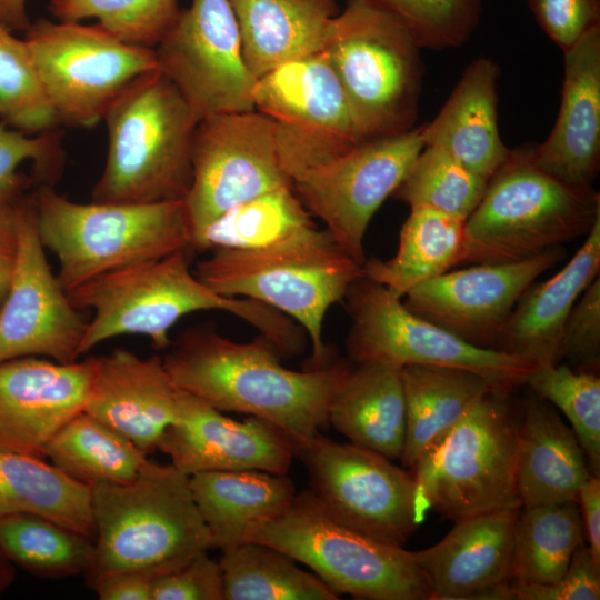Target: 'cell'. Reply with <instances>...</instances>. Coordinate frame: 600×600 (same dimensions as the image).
<instances>
[{"label":"cell","mask_w":600,"mask_h":600,"mask_svg":"<svg viewBox=\"0 0 600 600\" xmlns=\"http://www.w3.org/2000/svg\"><path fill=\"white\" fill-rule=\"evenodd\" d=\"M162 360L179 390L220 411L267 420L297 449L328 424L330 402L351 369L333 360L319 369L290 370L264 337L236 342L211 326L182 331Z\"/></svg>","instance_id":"obj_1"},{"label":"cell","mask_w":600,"mask_h":600,"mask_svg":"<svg viewBox=\"0 0 600 600\" xmlns=\"http://www.w3.org/2000/svg\"><path fill=\"white\" fill-rule=\"evenodd\" d=\"M191 250L101 274L68 292L78 310H92L80 356L123 334L149 337L153 348L171 344L170 329L186 314L219 310L243 320L284 357L299 356L306 332L282 312L256 300L217 293L190 270Z\"/></svg>","instance_id":"obj_2"},{"label":"cell","mask_w":600,"mask_h":600,"mask_svg":"<svg viewBox=\"0 0 600 600\" xmlns=\"http://www.w3.org/2000/svg\"><path fill=\"white\" fill-rule=\"evenodd\" d=\"M94 559L87 584L121 571L152 578L176 570L213 548L189 477L152 460L124 484L91 487Z\"/></svg>","instance_id":"obj_3"},{"label":"cell","mask_w":600,"mask_h":600,"mask_svg":"<svg viewBox=\"0 0 600 600\" xmlns=\"http://www.w3.org/2000/svg\"><path fill=\"white\" fill-rule=\"evenodd\" d=\"M362 267L314 224L258 248L211 250L196 276L217 293L256 300L296 321L312 347L306 369H319L333 361L326 314L363 277Z\"/></svg>","instance_id":"obj_4"},{"label":"cell","mask_w":600,"mask_h":600,"mask_svg":"<svg viewBox=\"0 0 600 600\" xmlns=\"http://www.w3.org/2000/svg\"><path fill=\"white\" fill-rule=\"evenodd\" d=\"M102 119L108 153L91 201L184 200L192 180L191 150L199 120L159 69L132 80Z\"/></svg>","instance_id":"obj_5"},{"label":"cell","mask_w":600,"mask_h":600,"mask_svg":"<svg viewBox=\"0 0 600 600\" xmlns=\"http://www.w3.org/2000/svg\"><path fill=\"white\" fill-rule=\"evenodd\" d=\"M600 218V193L542 170L533 146L510 149L464 221L460 263L521 261L587 236Z\"/></svg>","instance_id":"obj_6"},{"label":"cell","mask_w":600,"mask_h":600,"mask_svg":"<svg viewBox=\"0 0 600 600\" xmlns=\"http://www.w3.org/2000/svg\"><path fill=\"white\" fill-rule=\"evenodd\" d=\"M44 249L59 262L66 290L101 274L180 250H191L183 200L158 203H79L41 183L30 194Z\"/></svg>","instance_id":"obj_7"},{"label":"cell","mask_w":600,"mask_h":600,"mask_svg":"<svg viewBox=\"0 0 600 600\" xmlns=\"http://www.w3.org/2000/svg\"><path fill=\"white\" fill-rule=\"evenodd\" d=\"M509 392L490 389L434 438L410 468L420 524L431 510L458 520L498 509L521 508L516 484L519 421L510 406Z\"/></svg>","instance_id":"obj_8"},{"label":"cell","mask_w":600,"mask_h":600,"mask_svg":"<svg viewBox=\"0 0 600 600\" xmlns=\"http://www.w3.org/2000/svg\"><path fill=\"white\" fill-rule=\"evenodd\" d=\"M420 46L372 0H347L323 51L344 90L362 139L416 128L422 86Z\"/></svg>","instance_id":"obj_9"},{"label":"cell","mask_w":600,"mask_h":600,"mask_svg":"<svg viewBox=\"0 0 600 600\" xmlns=\"http://www.w3.org/2000/svg\"><path fill=\"white\" fill-rule=\"evenodd\" d=\"M249 541L276 548L312 570L338 594L371 600H430L414 551L359 533L334 519L309 489Z\"/></svg>","instance_id":"obj_10"},{"label":"cell","mask_w":600,"mask_h":600,"mask_svg":"<svg viewBox=\"0 0 600 600\" xmlns=\"http://www.w3.org/2000/svg\"><path fill=\"white\" fill-rule=\"evenodd\" d=\"M23 39L59 126H96L132 80L158 69L153 49L124 43L97 23L40 18Z\"/></svg>","instance_id":"obj_11"},{"label":"cell","mask_w":600,"mask_h":600,"mask_svg":"<svg viewBox=\"0 0 600 600\" xmlns=\"http://www.w3.org/2000/svg\"><path fill=\"white\" fill-rule=\"evenodd\" d=\"M344 299L351 319L346 347L357 364L460 368L481 376L494 388L510 391L524 384L534 368L517 356L474 346L414 314L400 298L366 277L349 287Z\"/></svg>","instance_id":"obj_12"},{"label":"cell","mask_w":600,"mask_h":600,"mask_svg":"<svg viewBox=\"0 0 600 600\" xmlns=\"http://www.w3.org/2000/svg\"><path fill=\"white\" fill-rule=\"evenodd\" d=\"M192 180L183 200L192 243L231 207L293 187L278 148L277 123L258 110L211 114L197 123Z\"/></svg>","instance_id":"obj_13"},{"label":"cell","mask_w":600,"mask_h":600,"mask_svg":"<svg viewBox=\"0 0 600 600\" xmlns=\"http://www.w3.org/2000/svg\"><path fill=\"white\" fill-rule=\"evenodd\" d=\"M297 457L308 471L310 490L342 524L401 547L420 526L414 479L392 460L320 431L298 447Z\"/></svg>","instance_id":"obj_14"},{"label":"cell","mask_w":600,"mask_h":600,"mask_svg":"<svg viewBox=\"0 0 600 600\" xmlns=\"http://www.w3.org/2000/svg\"><path fill=\"white\" fill-rule=\"evenodd\" d=\"M423 148L421 126L369 138L304 171L293 181V189L310 214L363 266L364 236L371 219Z\"/></svg>","instance_id":"obj_15"},{"label":"cell","mask_w":600,"mask_h":600,"mask_svg":"<svg viewBox=\"0 0 600 600\" xmlns=\"http://www.w3.org/2000/svg\"><path fill=\"white\" fill-rule=\"evenodd\" d=\"M153 51L159 71L198 120L254 110L257 78L244 61L230 0H192Z\"/></svg>","instance_id":"obj_16"},{"label":"cell","mask_w":600,"mask_h":600,"mask_svg":"<svg viewBox=\"0 0 600 600\" xmlns=\"http://www.w3.org/2000/svg\"><path fill=\"white\" fill-rule=\"evenodd\" d=\"M18 222L16 268L0 306V362L23 357L74 362L88 321L47 261L30 194L19 200Z\"/></svg>","instance_id":"obj_17"},{"label":"cell","mask_w":600,"mask_h":600,"mask_svg":"<svg viewBox=\"0 0 600 600\" xmlns=\"http://www.w3.org/2000/svg\"><path fill=\"white\" fill-rule=\"evenodd\" d=\"M562 256V249L556 247L521 261L447 271L410 290L403 304L474 346L494 349L519 298Z\"/></svg>","instance_id":"obj_18"},{"label":"cell","mask_w":600,"mask_h":600,"mask_svg":"<svg viewBox=\"0 0 600 600\" xmlns=\"http://www.w3.org/2000/svg\"><path fill=\"white\" fill-rule=\"evenodd\" d=\"M158 449L188 477L236 470L287 474L297 456L296 441L269 421L252 416L231 419L179 389L177 419Z\"/></svg>","instance_id":"obj_19"},{"label":"cell","mask_w":600,"mask_h":600,"mask_svg":"<svg viewBox=\"0 0 600 600\" xmlns=\"http://www.w3.org/2000/svg\"><path fill=\"white\" fill-rule=\"evenodd\" d=\"M93 357L61 363L23 357L0 362V449L44 458L53 434L84 410Z\"/></svg>","instance_id":"obj_20"},{"label":"cell","mask_w":600,"mask_h":600,"mask_svg":"<svg viewBox=\"0 0 600 600\" xmlns=\"http://www.w3.org/2000/svg\"><path fill=\"white\" fill-rule=\"evenodd\" d=\"M93 362L83 411L127 437L144 453H152L178 412V389L162 357L142 359L129 350L116 349L93 357Z\"/></svg>","instance_id":"obj_21"},{"label":"cell","mask_w":600,"mask_h":600,"mask_svg":"<svg viewBox=\"0 0 600 600\" xmlns=\"http://www.w3.org/2000/svg\"><path fill=\"white\" fill-rule=\"evenodd\" d=\"M563 54L558 117L547 139L533 146V157L557 179L590 188L600 167V26Z\"/></svg>","instance_id":"obj_22"},{"label":"cell","mask_w":600,"mask_h":600,"mask_svg":"<svg viewBox=\"0 0 600 600\" xmlns=\"http://www.w3.org/2000/svg\"><path fill=\"white\" fill-rule=\"evenodd\" d=\"M254 109L301 136L344 146L362 140L326 52L286 61L257 78Z\"/></svg>","instance_id":"obj_23"},{"label":"cell","mask_w":600,"mask_h":600,"mask_svg":"<svg viewBox=\"0 0 600 600\" xmlns=\"http://www.w3.org/2000/svg\"><path fill=\"white\" fill-rule=\"evenodd\" d=\"M520 509L460 518L438 543L414 551L431 588L430 600H467L478 590L512 580L513 529Z\"/></svg>","instance_id":"obj_24"},{"label":"cell","mask_w":600,"mask_h":600,"mask_svg":"<svg viewBox=\"0 0 600 600\" xmlns=\"http://www.w3.org/2000/svg\"><path fill=\"white\" fill-rule=\"evenodd\" d=\"M599 272L600 218L559 272L526 289L501 329L494 349L517 356L533 367L559 363L566 320Z\"/></svg>","instance_id":"obj_25"},{"label":"cell","mask_w":600,"mask_h":600,"mask_svg":"<svg viewBox=\"0 0 600 600\" xmlns=\"http://www.w3.org/2000/svg\"><path fill=\"white\" fill-rule=\"evenodd\" d=\"M500 69L479 57L463 71L434 119L421 126L424 147H437L489 180L510 153L498 126Z\"/></svg>","instance_id":"obj_26"},{"label":"cell","mask_w":600,"mask_h":600,"mask_svg":"<svg viewBox=\"0 0 600 600\" xmlns=\"http://www.w3.org/2000/svg\"><path fill=\"white\" fill-rule=\"evenodd\" d=\"M591 476L571 428L534 393L523 401L516 451V484L522 508L577 500Z\"/></svg>","instance_id":"obj_27"},{"label":"cell","mask_w":600,"mask_h":600,"mask_svg":"<svg viewBox=\"0 0 600 600\" xmlns=\"http://www.w3.org/2000/svg\"><path fill=\"white\" fill-rule=\"evenodd\" d=\"M189 482L213 548L221 551L249 542L253 531L286 511L297 493L287 474L261 470L200 472Z\"/></svg>","instance_id":"obj_28"},{"label":"cell","mask_w":600,"mask_h":600,"mask_svg":"<svg viewBox=\"0 0 600 600\" xmlns=\"http://www.w3.org/2000/svg\"><path fill=\"white\" fill-rule=\"evenodd\" d=\"M250 72L260 77L274 67L324 49L339 13L336 0H230Z\"/></svg>","instance_id":"obj_29"},{"label":"cell","mask_w":600,"mask_h":600,"mask_svg":"<svg viewBox=\"0 0 600 600\" xmlns=\"http://www.w3.org/2000/svg\"><path fill=\"white\" fill-rule=\"evenodd\" d=\"M328 423L353 444L400 459L406 439L401 367L368 362L350 369L330 402Z\"/></svg>","instance_id":"obj_30"},{"label":"cell","mask_w":600,"mask_h":600,"mask_svg":"<svg viewBox=\"0 0 600 600\" xmlns=\"http://www.w3.org/2000/svg\"><path fill=\"white\" fill-rule=\"evenodd\" d=\"M401 377L406 401V439L399 460L409 469L434 438L494 388L472 371L443 366H404Z\"/></svg>","instance_id":"obj_31"},{"label":"cell","mask_w":600,"mask_h":600,"mask_svg":"<svg viewBox=\"0 0 600 600\" xmlns=\"http://www.w3.org/2000/svg\"><path fill=\"white\" fill-rule=\"evenodd\" d=\"M31 513L94 537L91 487L43 458L0 449V518Z\"/></svg>","instance_id":"obj_32"},{"label":"cell","mask_w":600,"mask_h":600,"mask_svg":"<svg viewBox=\"0 0 600 600\" xmlns=\"http://www.w3.org/2000/svg\"><path fill=\"white\" fill-rule=\"evenodd\" d=\"M410 209L396 254L389 260H366L362 267L363 277L400 299L459 264L463 247V220L429 208Z\"/></svg>","instance_id":"obj_33"},{"label":"cell","mask_w":600,"mask_h":600,"mask_svg":"<svg viewBox=\"0 0 600 600\" xmlns=\"http://www.w3.org/2000/svg\"><path fill=\"white\" fill-rule=\"evenodd\" d=\"M46 457L67 476L89 487L129 483L148 459L127 437L84 411L53 434Z\"/></svg>","instance_id":"obj_34"},{"label":"cell","mask_w":600,"mask_h":600,"mask_svg":"<svg viewBox=\"0 0 600 600\" xmlns=\"http://www.w3.org/2000/svg\"><path fill=\"white\" fill-rule=\"evenodd\" d=\"M584 542L577 500L520 509L513 529L512 580L553 583Z\"/></svg>","instance_id":"obj_35"},{"label":"cell","mask_w":600,"mask_h":600,"mask_svg":"<svg viewBox=\"0 0 600 600\" xmlns=\"http://www.w3.org/2000/svg\"><path fill=\"white\" fill-rule=\"evenodd\" d=\"M223 600H337L313 572L270 546L249 541L222 551Z\"/></svg>","instance_id":"obj_36"},{"label":"cell","mask_w":600,"mask_h":600,"mask_svg":"<svg viewBox=\"0 0 600 600\" xmlns=\"http://www.w3.org/2000/svg\"><path fill=\"white\" fill-rule=\"evenodd\" d=\"M0 551L31 574L61 579L91 569L94 541L48 518L16 513L0 518Z\"/></svg>","instance_id":"obj_37"},{"label":"cell","mask_w":600,"mask_h":600,"mask_svg":"<svg viewBox=\"0 0 600 600\" xmlns=\"http://www.w3.org/2000/svg\"><path fill=\"white\" fill-rule=\"evenodd\" d=\"M312 226L293 187H281L228 209L203 229L192 250L258 248Z\"/></svg>","instance_id":"obj_38"},{"label":"cell","mask_w":600,"mask_h":600,"mask_svg":"<svg viewBox=\"0 0 600 600\" xmlns=\"http://www.w3.org/2000/svg\"><path fill=\"white\" fill-rule=\"evenodd\" d=\"M488 180L444 150L424 147L392 196L410 208H429L463 221L479 204Z\"/></svg>","instance_id":"obj_39"},{"label":"cell","mask_w":600,"mask_h":600,"mask_svg":"<svg viewBox=\"0 0 600 600\" xmlns=\"http://www.w3.org/2000/svg\"><path fill=\"white\" fill-rule=\"evenodd\" d=\"M539 398L553 403L571 423L593 476L600 473V379L596 372L567 364L534 367L526 383Z\"/></svg>","instance_id":"obj_40"},{"label":"cell","mask_w":600,"mask_h":600,"mask_svg":"<svg viewBox=\"0 0 600 600\" xmlns=\"http://www.w3.org/2000/svg\"><path fill=\"white\" fill-rule=\"evenodd\" d=\"M48 10L63 22L93 18L120 41L154 49L181 9L177 0H49Z\"/></svg>","instance_id":"obj_41"},{"label":"cell","mask_w":600,"mask_h":600,"mask_svg":"<svg viewBox=\"0 0 600 600\" xmlns=\"http://www.w3.org/2000/svg\"><path fill=\"white\" fill-rule=\"evenodd\" d=\"M0 121L27 134L59 124L41 88L24 39L0 22Z\"/></svg>","instance_id":"obj_42"},{"label":"cell","mask_w":600,"mask_h":600,"mask_svg":"<svg viewBox=\"0 0 600 600\" xmlns=\"http://www.w3.org/2000/svg\"><path fill=\"white\" fill-rule=\"evenodd\" d=\"M396 16L420 48L459 47L479 23L482 0H372Z\"/></svg>","instance_id":"obj_43"},{"label":"cell","mask_w":600,"mask_h":600,"mask_svg":"<svg viewBox=\"0 0 600 600\" xmlns=\"http://www.w3.org/2000/svg\"><path fill=\"white\" fill-rule=\"evenodd\" d=\"M58 129L27 134L0 121V201H16L31 187L32 178L18 168L32 161L40 179L57 174L62 161Z\"/></svg>","instance_id":"obj_44"},{"label":"cell","mask_w":600,"mask_h":600,"mask_svg":"<svg viewBox=\"0 0 600 600\" xmlns=\"http://www.w3.org/2000/svg\"><path fill=\"white\" fill-rule=\"evenodd\" d=\"M561 359L577 370H599L600 364V277L582 292L572 307L561 336Z\"/></svg>","instance_id":"obj_45"},{"label":"cell","mask_w":600,"mask_h":600,"mask_svg":"<svg viewBox=\"0 0 600 600\" xmlns=\"http://www.w3.org/2000/svg\"><path fill=\"white\" fill-rule=\"evenodd\" d=\"M526 1L541 29L562 52L600 26V0Z\"/></svg>","instance_id":"obj_46"},{"label":"cell","mask_w":600,"mask_h":600,"mask_svg":"<svg viewBox=\"0 0 600 600\" xmlns=\"http://www.w3.org/2000/svg\"><path fill=\"white\" fill-rule=\"evenodd\" d=\"M151 600H223L219 561L202 552L184 566L156 577Z\"/></svg>","instance_id":"obj_47"},{"label":"cell","mask_w":600,"mask_h":600,"mask_svg":"<svg viewBox=\"0 0 600 600\" xmlns=\"http://www.w3.org/2000/svg\"><path fill=\"white\" fill-rule=\"evenodd\" d=\"M514 589L517 600H599L600 564L583 542L558 581L546 584L514 581Z\"/></svg>","instance_id":"obj_48"},{"label":"cell","mask_w":600,"mask_h":600,"mask_svg":"<svg viewBox=\"0 0 600 600\" xmlns=\"http://www.w3.org/2000/svg\"><path fill=\"white\" fill-rule=\"evenodd\" d=\"M20 199L0 201V306L8 293L18 257Z\"/></svg>","instance_id":"obj_49"},{"label":"cell","mask_w":600,"mask_h":600,"mask_svg":"<svg viewBox=\"0 0 600 600\" xmlns=\"http://www.w3.org/2000/svg\"><path fill=\"white\" fill-rule=\"evenodd\" d=\"M153 579L138 571H121L101 577L88 587L100 600H151Z\"/></svg>","instance_id":"obj_50"},{"label":"cell","mask_w":600,"mask_h":600,"mask_svg":"<svg viewBox=\"0 0 600 600\" xmlns=\"http://www.w3.org/2000/svg\"><path fill=\"white\" fill-rule=\"evenodd\" d=\"M579 504L584 539L596 560L600 564V479L591 474L580 487Z\"/></svg>","instance_id":"obj_51"},{"label":"cell","mask_w":600,"mask_h":600,"mask_svg":"<svg viewBox=\"0 0 600 600\" xmlns=\"http://www.w3.org/2000/svg\"><path fill=\"white\" fill-rule=\"evenodd\" d=\"M27 0H0V22L11 31H26L31 21L26 9Z\"/></svg>","instance_id":"obj_52"},{"label":"cell","mask_w":600,"mask_h":600,"mask_svg":"<svg viewBox=\"0 0 600 600\" xmlns=\"http://www.w3.org/2000/svg\"><path fill=\"white\" fill-rule=\"evenodd\" d=\"M14 579L13 563L0 551V596L10 587Z\"/></svg>","instance_id":"obj_53"}]
</instances>
